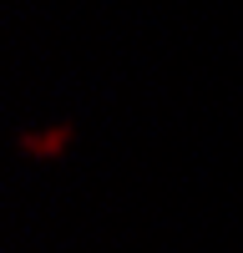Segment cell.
Listing matches in <instances>:
<instances>
[{
	"label": "cell",
	"instance_id": "6da1fadb",
	"mask_svg": "<svg viewBox=\"0 0 243 253\" xmlns=\"http://www.w3.org/2000/svg\"><path fill=\"white\" fill-rule=\"evenodd\" d=\"M66 142H71V126H66V122H56V126H36V132L20 137V147H26V152H36V157H51V152H61Z\"/></svg>",
	"mask_w": 243,
	"mask_h": 253
}]
</instances>
